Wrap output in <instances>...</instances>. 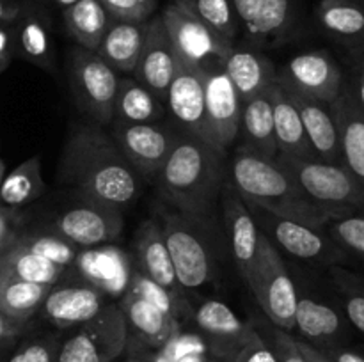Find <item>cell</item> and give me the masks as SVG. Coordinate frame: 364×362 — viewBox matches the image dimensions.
Listing matches in <instances>:
<instances>
[{"mask_svg":"<svg viewBox=\"0 0 364 362\" xmlns=\"http://www.w3.org/2000/svg\"><path fill=\"white\" fill-rule=\"evenodd\" d=\"M9 64H11L9 59H0V75L7 70V66H9Z\"/></svg>","mask_w":364,"mask_h":362,"instance_id":"6125c7cd","label":"cell"},{"mask_svg":"<svg viewBox=\"0 0 364 362\" xmlns=\"http://www.w3.org/2000/svg\"><path fill=\"white\" fill-rule=\"evenodd\" d=\"M269 344L272 346L279 362H308L302 351L297 346V337L291 336L287 330H281L277 327L270 329Z\"/></svg>","mask_w":364,"mask_h":362,"instance_id":"f6af8a7d","label":"cell"},{"mask_svg":"<svg viewBox=\"0 0 364 362\" xmlns=\"http://www.w3.org/2000/svg\"><path fill=\"white\" fill-rule=\"evenodd\" d=\"M277 80L327 105L340 96L345 84L340 64L323 50H313L291 57L283 71L277 73Z\"/></svg>","mask_w":364,"mask_h":362,"instance_id":"7c38bea8","label":"cell"},{"mask_svg":"<svg viewBox=\"0 0 364 362\" xmlns=\"http://www.w3.org/2000/svg\"><path fill=\"white\" fill-rule=\"evenodd\" d=\"M178 362H220L219 358L213 357L208 351H199V353H191L181 357Z\"/></svg>","mask_w":364,"mask_h":362,"instance_id":"6f0895ef","label":"cell"},{"mask_svg":"<svg viewBox=\"0 0 364 362\" xmlns=\"http://www.w3.org/2000/svg\"><path fill=\"white\" fill-rule=\"evenodd\" d=\"M64 23L78 46L96 52L110 25V14L100 0H78L63 9Z\"/></svg>","mask_w":364,"mask_h":362,"instance_id":"d6a6232c","label":"cell"},{"mask_svg":"<svg viewBox=\"0 0 364 362\" xmlns=\"http://www.w3.org/2000/svg\"><path fill=\"white\" fill-rule=\"evenodd\" d=\"M247 286L274 327L287 332L295 329L297 287L277 247L263 233L259 234L258 258L247 279Z\"/></svg>","mask_w":364,"mask_h":362,"instance_id":"8992f818","label":"cell"},{"mask_svg":"<svg viewBox=\"0 0 364 362\" xmlns=\"http://www.w3.org/2000/svg\"><path fill=\"white\" fill-rule=\"evenodd\" d=\"M352 59H354V66L364 67V43L358 48H352Z\"/></svg>","mask_w":364,"mask_h":362,"instance_id":"91938a15","label":"cell"},{"mask_svg":"<svg viewBox=\"0 0 364 362\" xmlns=\"http://www.w3.org/2000/svg\"><path fill=\"white\" fill-rule=\"evenodd\" d=\"M14 55V39L13 25L11 21L0 25V59H13Z\"/></svg>","mask_w":364,"mask_h":362,"instance_id":"f5cc1de1","label":"cell"},{"mask_svg":"<svg viewBox=\"0 0 364 362\" xmlns=\"http://www.w3.org/2000/svg\"><path fill=\"white\" fill-rule=\"evenodd\" d=\"M4 170H6V165H4V162L0 160V183H2V180H4Z\"/></svg>","mask_w":364,"mask_h":362,"instance_id":"be15d7a7","label":"cell"},{"mask_svg":"<svg viewBox=\"0 0 364 362\" xmlns=\"http://www.w3.org/2000/svg\"><path fill=\"white\" fill-rule=\"evenodd\" d=\"M75 2H78V0H55V4L59 7H63V9H66V7H70V6H73Z\"/></svg>","mask_w":364,"mask_h":362,"instance_id":"94428289","label":"cell"},{"mask_svg":"<svg viewBox=\"0 0 364 362\" xmlns=\"http://www.w3.org/2000/svg\"><path fill=\"white\" fill-rule=\"evenodd\" d=\"M223 208L224 220H226L228 234H230L231 254L237 265L238 273L242 279L247 283L252 268H255L256 258H258L259 247V231L251 209L245 204L244 199L238 195V192L226 183L223 188Z\"/></svg>","mask_w":364,"mask_h":362,"instance_id":"ffe728a7","label":"cell"},{"mask_svg":"<svg viewBox=\"0 0 364 362\" xmlns=\"http://www.w3.org/2000/svg\"><path fill=\"white\" fill-rule=\"evenodd\" d=\"M45 194L41 158L38 155L21 162L0 183V206L20 209Z\"/></svg>","mask_w":364,"mask_h":362,"instance_id":"e575fe53","label":"cell"},{"mask_svg":"<svg viewBox=\"0 0 364 362\" xmlns=\"http://www.w3.org/2000/svg\"><path fill=\"white\" fill-rule=\"evenodd\" d=\"M283 87L287 89L295 109L299 110L302 126H304V131L308 135V141L311 144L313 151H315L316 158L327 163L343 165L341 163L340 133H338V126L336 121H334L331 105L318 102V99L309 98V96L301 94V92L287 87V85H283Z\"/></svg>","mask_w":364,"mask_h":362,"instance_id":"603a6c76","label":"cell"},{"mask_svg":"<svg viewBox=\"0 0 364 362\" xmlns=\"http://www.w3.org/2000/svg\"><path fill=\"white\" fill-rule=\"evenodd\" d=\"M117 304L127 319V357L160 350L181 329L173 316L134 295L127 293Z\"/></svg>","mask_w":364,"mask_h":362,"instance_id":"ac0fdd59","label":"cell"},{"mask_svg":"<svg viewBox=\"0 0 364 362\" xmlns=\"http://www.w3.org/2000/svg\"><path fill=\"white\" fill-rule=\"evenodd\" d=\"M333 279L343 300V312L348 323L364 334V283L359 277L334 266Z\"/></svg>","mask_w":364,"mask_h":362,"instance_id":"60d3db41","label":"cell"},{"mask_svg":"<svg viewBox=\"0 0 364 362\" xmlns=\"http://www.w3.org/2000/svg\"><path fill=\"white\" fill-rule=\"evenodd\" d=\"M160 16L178 59L192 66L206 67L220 64L235 46L220 38L213 28H210L178 0L171 2Z\"/></svg>","mask_w":364,"mask_h":362,"instance_id":"9c48e42d","label":"cell"},{"mask_svg":"<svg viewBox=\"0 0 364 362\" xmlns=\"http://www.w3.org/2000/svg\"><path fill=\"white\" fill-rule=\"evenodd\" d=\"M124 362H141V357H139V355H135V357H127Z\"/></svg>","mask_w":364,"mask_h":362,"instance_id":"e7e4bbea","label":"cell"},{"mask_svg":"<svg viewBox=\"0 0 364 362\" xmlns=\"http://www.w3.org/2000/svg\"><path fill=\"white\" fill-rule=\"evenodd\" d=\"M59 180L80 190L84 199L119 209L132 204L141 190L135 169L96 123L71 130L60 155Z\"/></svg>","mask_w":364,"mask_h":362,"instance_id":"6da1fadb","label":"cell"},{"mask_svg":"<svg viewBox=\"0 0 364 362\" xmlns=\"http://www.w3.org/2000/svg\"><path fill=\"white\" fill-rule=\"evenodd\" d=\"M276 162L316 204L331 209L338 216L364 213L363 187L343 165L327 163L318 158H295L279 153Z\"/></svg>","mask_w":364,"mask_h":362,"instance_id":"277c9868","label":"cell"},{"mask_svg":"<svg viewBox=\"0 0 364 362\" xmlns=\"http://www.w3.org/2000/svg\"><path fill=\"white\" fill-rule=\"evenodd\" d=\"M20 7V0H0V25L13 20Z\"/></svg>","mask_w":364,"mask_h":362,"instance_id":"11a10c76","label":"cell"},{"mask_svg":"<svg viewBox=\"0 0 364 362\" xmlns=\"http://www.w3.org/2000/svg\"><path fill=\"white\" fill-rule=\"evenodd\" d=\"M178 60L180 59L174 52L162 16L149 18L144 46L134 70L135 80L146 85L156 98L166 103L167 89L176 73Z\"/></svg>","mask_w":364,"mask_h":362,"instance_id":"d6986e66","label":"cell"},{"mask_svg":"<svg viewBox=\"0 0 364 362\" xmlns=\"http://www.w3.org/2000/svg\"><path fill=\"white\" fill-rule=\"evenodd\" d=\"M148 21L110 20L96 53H100L116 71L132 73L144 46Z\"/></svg>","mask_w":364,"mask_h":362,"instance_id":"f1b7e54d","label":"cell"},{"mask_svg":"<svg viewBox=\"0 0 364 362\" xmlns=\"http://www.w3.org/2000/svg\"><path fill=\"white\" fill-rule=\"evenodd\" d=\"M178 133L156 123L121 124L116 123L112 138L135 172L155 177L166 163Z\"/></svg>","mask_w":364,"mask_h":362,"instance_id":"2e32d148","label":"cell"},{"mask_svg":"<svg viewBox=\"0 0 364 362\" xmlns=\"http://www.w3.org/2000/svg\"><path fill=\"white\" fill-rule=\"evenodd\" d=\"M322 351L333 362H364V353L347 346H331Z\"/></svg>","mask_w":364,"mask_h":362,"instance_id":"f907efd6","label":"cell"},{"mask_svg":"<svg viewBox=\"0 0 364 362\" xmlns=\"http://www.w3.org/2000/svg\"><path fill=\"white\" fill-rule=\"evenodd\" d=\"M116 70L100 53L82 46L70 53V85L75 102L92 123L107 126L114 121V103L117 94Z\"/></svg>","mask_w":364,"mask_h":362,"instance_id":"ba28073f","label":"cell"},{"mask_svg":"<svg viewBox=\"0 0 364 362\" xmlns=\"http://www.w3.org/2000/svg\"><path fill=\"white\" fill-rule=\"evenodd\" d=\"M297 346L308 362H333L322 350H318V348L313 346V344L306 343V341L297 339Z\"/></svg>","mask_w":364,"mask_h":362,"instance_id":"db71d44e","label":"cell"},{"mask_svg":"<svg viewBox=\"0 0 364 362\" xmlns=\"http://www.w3.org/2000/svg\"><path fill=\"white\" fill-rule=\"evenodd\" d=\"M233 362H279L269 341L256 330L252 339L240 350Z\"/></svg>","mask_w":364,"mask_h":362,"instance_id":"7dc6e473","label":"cell"},{"mask_svg":"<svg viewBox=\"0 0 364 362\" xmlns=\"http://www.w3.org/2000/svg\"><path fill=\"white\" fill-rule=\"evenodd\" d=\"M247 206L259 231L274 245L277 243L294 258L302 259V261L323 263V265H338L347 259L348 252H345L329 234H323V231L295 222V220L276 216L256 206Z\"/></svg>","mask_w":364,"mask_h":362,"instance_id":"30bf717a","label":"cell"},{"mask_svg":"<svg viewBox=\"0 0 364 362\" xmlns=\"http://www.w3.org/2000/svg\"><path fill=\"white\" fill-rule=\"evenodd\" d=\"M166 201L192 219L208 220L224 188V153L187 133H178L155 176Z\"/></svg>","mask_w":364,"mask_h":362,"instance_id":"3957f363","label":"cell"},{"mask_svg":"<svg viewBox=\"0 0 364 362\" xmlns=\"http://www.w3.org/2000/svg\"><path fill=\"white\" fill-rule=\"evenodd\" d=\"M112 20L148 21L159 0H100Z\"/></svg>","mask_w":364,"mask_h":362,"instance_id":"ee69618b","label":"cell"},{"mask_svg":"<svg viewBox=\"0 0 364 362\" xmlns=\"http://www.w3.org/2000/svg\"><path fill=\"white\" fill-rule=\"evenodd\" d=\"M231 4H233L238 21L242 23L244 31H247L252 25V21L256 20V16H258L263 0H231Z\"/></svg>","mask_w":364,"mask_h":362,"instance_id":"c3c4849f","label":"cell"},{"mask_svg":"<svg viewBox=\"0 0 364 362\" xmlns=\"http://www.w3.org/2000/svg\"><path fill=\"white\" fill-rule=\"evenodd\" d=\"M348 327L350 323L345 312H340L334 305L309 297H299L297 311H295V329L304 337L302 341L313 344L318 350L345 346Z\"/></svg>","mask_w":364,"mask_h":362,"instance_id":"cb8c5ba5","label":"cell"},{"mask_svg":"<svg viewBox=\"0 0 364 362\" xmlns=\"http://www.w3.org/2000/svg\"><path fill=\"white\" fill-rule=\"evenodd\" d=\"M28 330V323L18 322L0 312V341L11 339V337H21Z\"/></svg>","mask_w":364,"mask_h":362,"instance_id":"681fc988","label":"cell"},{"mask_svg":"<svg viewBox=\"0 0 364 362\" xmlns=\"http://www.w3.org/2000/svg\"><path fill=\"white\" fill-rule=\"evenodd\" d=\"M127 293L142 298V300L159 307L166 314L173 316L181 327L191 319L192 311H194V307L185 298V293H174V291L167 290L162 284L151 280L139 270H134V273H132L130 286H128Z\"/></svg>","mask_w":364,"mask_h":362,"instance_id":"74e56055","label":"cell"},{"mask_svg":"<svg viewBox=\"0 0 364 362\" xmlns=\"http://www.w3.org/2000/svg\"><path fill=\"white\" fill-rule=\"evenodd\" d=\"M135 252H137L139 272L174 293H183V287L180 286L174 273L169 248L159 220H146L142 224L135 236Z\"/></svg>","mask_w":364,"mask_h":362,"instance_id":"83f0119b","label":"cell"},{"mask_svg":"<svg viewBox=\"0 0 364 362\" xmlns=\"http://www.w3.org/2000/svg\"><path fill=\"white\" fill-rule=\"evenodd\" d=\"M166 103L167 110L178 123V126L183 130V133L192 135V137L213 146L212 131H210L208 119H206L203 67L178 60L176 73L167 89Z\"/></svg>","mask_w":364,"mask_h":362,"instance_id":"9a60e30c","label":"cell"},{"mask_svg":"<svg viewBox=\"0 0 364 362\" xmlns=\"http://www.w3.org/2000/svg\"><path fill=\"white\" fill-rule=\"evenodd\" d=\"M230 183L245 204L256 206L276 216L295 220L323 231L327 224L340 219L336 213L313 202L294 177L276 162L258 155L247 146H238L230 165Z\"/></svg>","mask_w":364,"mask_h":362,"instance_id":"7a4b0ae2","label":"cell"},{"mask_svg":"<svg viewBox=\"0 0 364 362\" xmlns=\"http://www.w3.org/2000/svg\"><path fill=\"white\" fill-rule=\"evenodd\" d=\"M141 362H173L162 350L148 351V353H141Z\"/></svg>","mask_w":364,"mask_h":362,"instance_id":"680465c9","label":"cell"},{"mask_svg":"<svg viewBox=\"0 0 364 362\" xmlns=\"http://www.w3.org/2000/svg\"><path fill=\"white\" fill-rule=\"evenodd\" d=\"M329 236L364 263V213H348L327 224Z\"/></svg>","mask_w":364,"mask_h":362,"instance_id":"b9f144b4","label":"cell"},{"mask_svg":"<svg viewBox=\"0 0 364 362\" xmlns=\"http://www.w3.org/2000/svg\"><path fill=\"white\" fill-rule=\"evenodd\" d=\"M60 339L53 334H39L21 339L11 351L7 362H57Z\"/></svg>","mask_w":364,"mask_h":362,"instance_id":"7bdbcfd3","label":"cell"},{"mask_svg":"<svg viewBox=\"0 0 364 362\" xmlns=\"http://www.w3.org/2000/svg\"><path fill=\"white\" fill-rule=\"evenodd\" d=\"M50 284H36L27 280H0V312L18 322H31L32 316L41 311Z\"/></svg>","mask_w":364,"mask_h":362,"instance_id":"d590c367","label":"cell"},{"mask_svg":"<svg viewBox=\"0 0 364 362\" xmlns=\"http://www.w3.org/2000/svg\"><path fill=\"white\" fill-rule=\"evenodd\" d=\"M66 270L64 266L23 251L14 243L0 256V280L16 279L55 286Z\"/></svg>","mask_w":364,"mask_h":362,"instance_id":"836d02e7","label":"cell"},{"mask_svg":"<svg viewBox=\"0 0 364 362\" xmlns=\"http://www.w3.org/2000/svg\"><path fill=\"white\" fill-rule=\"evenodd\" d=\"M166 114V106L146 85L135 78H119L114 121L121 124L156 123Z\"/></svg>","mask_w":364,"mask_h":362,"instance_id":"4dcf8cb0","label":"cell"},{"mask_svg":"<svg viewBox=\"0 0 364 362\" xmlns=\"http://www.w3.org/2000/svg\"><path fill=\"white\" fill-rule=\"evenodd\" d=\"M14 245L39 256V258L48 259V261L55 263V265L64 266V268H70L73 265L75 258H77L78 251H80V247L71 243L68 238H64L57 231L46 233V231L21 229Z\"/></svg>","mask_w":364,"mask_h":362,"instance_id":"f35d334b","label":"cell"},{"mask_svg":"<svg viewBox=\"0 0 364 362\" xmlns=\"http://www.w3.org/2000/svg\"><path fill=\"white\" fill-rule=\"evenodd\" d=\"M267 94L272 105L277 153L295 156V158H316L302 126L299 110L295 109L287 89L277 82V78L267 87Z\"/></svg>","mask_w":364,"mask_h":362,"instance_id":"484cf974","label":"cell"},{"mask_svg":"<svg viewBox=\"0 0 364 362\" xmlns=\"http://www.w3.org/2000/svg\"><path fill=\"white\" fill-rule=\"evenodd\" d=\"M23 229V216L20 209L0 206V251L6 252L16 241Z\"/></svg>","mask_w":364,"mask_h":362,"instance_id":"bcb514c9","label":"cell"},{"mask_svg":"<svg viewBox=\"0 0 364 362\" xmlns=\"http://www.w3.org/2000/svg\"><path fill=\"white\" fill-rule=\"evenodd\" d=\"M240 135L244 138L242 144L251 148L258 155L267 156V158H276L277 156L272 105H270L267 89L262 94L247 99L242 105Z\"/></svg>","mask_w":364,"mask_h":362,"instance_id":"f546056e","label":"cell"},{"mask_svg":"<svg viewBox=\"0 0 364 362\" xmlns=\"http://www.w3.org/2000/svg\"><path fill=\"white\" fill-rule=\"evenodd\" d=\"M178 2L183 4L220 38L233 45L238 34V18L231 0H178Z\"/></svg>","mask_w":364,"mask_h":362,"instance_id":"ab89813d","label":"cell"},{"mask_svg":"<svg viewBox=\"0 0 364 362\" xmlns=\"http://www.w3.org/2000/svg\"><path fill=\"white\" fill-rule=\"evenodd\" d=\"M199 220L181 212L160 213V227L169 248L174 273L183 290H199L215 277L212 245Z\"/></svg>","mask_w":364,"mask_h":362,"instance_id":"5b68a950","label":"cell"},{"mask_svg":"<svg viewBox=\"0 0 364 362\" xmlns=\"http://www.w3.org/2000/svg\"><path fill=\"white\" fill-rule=\"evenodd\" d=\"M14 39V55L36 64L52 73L55 70L50 20L41 6L32 2H20L16 16L11 20Z\"/></svg>","mask_w":364,"mask_h":362,"instance_id":"44dd1931","label":"cell"},{"mask_svg":"<svg viewBox=\"0 0 364 362\" xmlns=\"http://www.w3.org/2000/svg\"><path fill=\"white\" fill-rule=\"evenodd\" d=\"M68 270H71L80 283L98 290L103 297L121 300L130 286L134 265L123 248L103 243L80 248Z\"/></svg>","mask_w":364,"mask_h":362,"instance_id":"5bb4252c","label":"cell"},{"mask_svg":"<svg viewBox=\"0 0 364 362\" xmlns=\"http://www.w3.org/2000/svg\"><path fill=\"white\" fill-rule=\"evenodd\" d=\"M55 231L80 248L110 243L124 226L119 208L85 199L84 204L68 208L55 220Z\"/></svg>","mask_w":364,"mask_h":362,"instance_id":"e0dca14e","label":"cell"},{"mask_svg":"<svg viewBox=\"0 0 364 362\" xmlns=\"http://www.w3.org/2000/svg\"><path fill=\"white\" fill-rule=\"evenodd\" d=\"M18 341H20V337H11V339L0 341V362H7V358H9L11 351L14 350Z\"/></svg>","mask_w":364,"mask_h":362,"instance_id":"9f6ffc18","label":"cell"},{"mask_svg":"<svg viewBox=\"0 0 364 362\" xmlns=\"http://www.w3.org/2000/svg\"><path fill=\"white\" fill-rule=\"evenodd\" d=\"M223 70L237 89L242 103L262 94L277 77L269 57L252 48L233 46L223 60Z\"/></svg>","mask_w":364,"mask_h":362,"instance_id":"4316f807","label":"cell"},{"mask_svg":"<svg viewBox=\"0 0 364 362\" xmlns=\"http://www.w3.org/2000/svg\"><path fill=\"white\" fill-rule=\"evenodd\" d=\"M171 2H176V0H171Z\"/></svg>","mask_w":364,"mask_h":362,"instance_id":"003e7915","label":"cell"},{"mask_svg":"<svg viewBox=\"0 0 364 362\" xmlns=\"http://www.w3.org/2000/svg\"><path fill=\"white\" fill-rule=\"evenodd\" d=\"M347 82L348 89L352 91L354 94L355 102H358L359 109L364 114V67L361 66H354V73H352L350 80H345Z\"/></svg>","mask_w":364,"mask_h":362,"instance_id":"816d5d0a","label":"cell"},{"mask_svg":"<svg viewBox=\"0 0 364 362\" xmlns=\"http://www.w3.org/2000/svg\"><path fill=\"white\" fill-rule=\"evenodd\" d=\"M203 84H205V106L212 141L219 151L233 144L240 135L242 99L237 89L224 73L223 62L203 67Z\"/></svg>","mask_w":364,"mask_h":362,"instance_id":"4fadbf2b","label":"cell"},{"mask_svg":"<svg viewBox=\"0 0 364 362\" xmlns=\"http://www.w3.org/2000/svg\"><path fill=\"white\" fill-rule=\"evenodd\" d=\"M188 322L205 339L208 351L220 362H233L252 339L256 329L220 300H205L192 311Z\"/></svg>","mask_w":364,"mask_h":362,"instance_id":"8fae6325","label":"cell"},{"mask_svg":"<svg viewBox=\"0 0 364 362\" xmlns=\"http://www.w3.org/2000/svg\"><path fill=\"white\" fill-rule=\"evenodd\" d=\"M331 110L340 133L341 163L364 190V114L347 82L340 96L331 103Z\"/></svg>","mask_w":364,"mask_h":362,"instance_id":"d4e9b609","label":"cell"},{"mask_svg":"<svg viewBox=\"0 0 364 362\" xmlns=\"http://www.w3.org/2000/svg\"><path fill=\"white\" fill-rule=\"evenodd\" d=\"M316 18L327 34L347 43L350 50L364 43V4L355 0H322Z\"/></svg>","mask_w":364,"mask_h":362,"instance_id":"1f68e13d","label":"cell"},{"mask_svg":"<svg viewBox=\"0 0 364 362\" xmlns=\"http://www.w3.org/2000/svg\"><path fill=\"white\" fill-rule=\"evenodd\" d=\"M4 254V251H0V256H2Z\"/></svg>","mask_w":364,"mask_h":362,"instance_id":"03108f58","label":"cell"},{"mask_svg":"<svg viewBox=\"0 0 364 362\" xmlns=\"http://www.w3.org/2000/svg\"><path fill=\"white\" fill-rule=\"evenodd\" d=\"M105 305V297L98 290L78 280L77 284L52 286L41 311L57 329H75L95 318Z\"/></svg>","mask_w":364,"mask_h":362,"instance_id":"7402d4cb","label":"cell"},{"mask_svg":"<svg viewBox=\"0 0 364 362\" xmlns=\"http://www.w3.org/2000/svg\"><path fill=\"white\" fill-rule=\"evenodd\" d=\"M294 21L291 0H263L258 16L245 31L247 38L256 46H272L283 41Z\"/></svg>","mask_w":364,"mask_h":362,"instance_id":"8d00e7d4","label":"cell"},{"mask_svg":"<svg viewBox=\"0 0 364 362\" xmlns=\"http://www.w3.org/2000/svg\"><path fill=\"white\" fill-rule=\"evenodd\" d=\"M128 329L119 304H107L60 339L57 362H114L127 353Z\"/></svg>","mask_w":364,"mask_h":362,"instance_id":"52a82bcc","label":"cell"}]
</instances>
